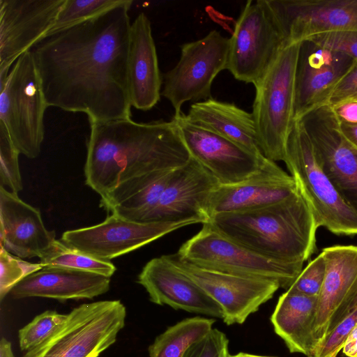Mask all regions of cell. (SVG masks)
I'll use <instances>...</instances> for the list:
<instances>
[{
	"mask_svg": "<svg viewBox=\"0 0 357 357\" xmlns=\"http://www.w3.org/2000/svg\"><path fill=\"white\" fill-rule=\"evenodd\" d=\"M243 247L267 258L305 262L317 251L319 228L298 190L277 203L217 214L205 222Z\"/></svg>",
	"mask_w": 357,
	"mask_h": 357,
	"instance_id": "3",
	"label": "cell"
},
{
	"mask_svg": "<svg viewBox=\"0 0 357 357\" xmlns=\"http://www.w3.org/2000/svg\"><path fill=\"white\" fill-rule=\"evenodd\" d=\"M354 99H357V63L335 87L328 105L332 106L344 100Z\"/></svg>",
	"mask_w": 357,
	"mask_h": 357,
	"instance_id": "38",
	"label": "cell"
},
{
	"mask_svg": "<svg viewBox=\"0 0 357 357\" xmlns=\"http://www.w3.org/2000/svg\"><path fill=\"white\" fill-rule=\"evenodd\" d=\"M132 3L126 0L33 47L47 107L84 113L89 123L130 118L128 13Z\"/></svg>",
	"mask_w": 357,
	"mask_h": 357,
	"instance_id": "1",
	"label": "cell"
},
{
	"mask_svg": "<svg viewBox=\"0 0 357 357\" xmlns=\"http://www.w3.org/2000/svg\"><path fill=\"white\" fill-rule=\"evenodd\" d=\"M265 1L285 45L321 33L357 31V0Z\"/></svg>",
	"mask_w": 357,
	"mask_h": 357,
	"instance_id": "16",
	"label": "cell"
},
{
	"mask_svg": "<svg viewBox=\"0 0 357 357\" xmlns=\"http://www.w3.org/2000/svg\"><path fill=\"white\" fill-rule=\"evenodd\" d=\"M40 259L43 267L76 269L108 278H111L116 270L112 261L91 257L57 239L43 253Z\"/></svg>",
	"mask_w": 357,
	"mask_h": 357,
	"instance_id": "28",
	"label": "cell"
},
{
	"mask_svg": "<svg viewBox=\"0 0 357 357\" xmlns=\"http://www.w3.org/2000/svg\"><path fill=\"white\" fill-rule=\"evenodd\" d=\"M54 240L56 234L47 229L40 211L0 185L1 247L21 259L40 258Z\"/></svg>",
	"mask_w": 357,
	"mask_h": 357,
	"instance_id": "21",
	"label": "cell"
},
{
	"mask_svg": "<svg viewBox=\"0 0 357 357\" xmlns=\"http://www.w3.org/2000/svg\"><path fill=\"white\" fill-rule=\"evenodd\" d=\"M40 263H31L17 257L3 248H0V300L2 301L13 287L28 275L40 271Z\"/></svg>",
	"mask_w": 357,
	"mask_h": 357,
	"instance_id": "32",
	"label": "cell"
},
{
	"mask_svg": "<svg viewBox=\"0 0 357 357\" xmlns=\"http://www.w3.org/2000/svg\"><path fill=\"white\" fill-rule=\"evenodd\" d=\"M321 253L326 273L313 327L314 352L319 357L330 321L340 305L357 290V245H333Z\"/></svg>",
	"mask_w": 357,
	"mask_h": 357,
	"instance_id": "22",
	"label": "cell"
},
{
	"mask_svg": "<svg viewBox=\"0 0 357 357\" xmlns=\"http://www.w3.org/2000/svg\"><path fill=\"white\" fill-rule=\"evenodd\" d=\"M65 0H0V86L17 59L54 26Z\"/></svg>",
	"mask_w": 357,
	"mask_h": 357,
	"instance_id": "14",
	"label": "cell"
},
{
	"mask_svg": "<svg viewBox=\"0 0 357 357\" xmlns=\"http://www.w3.org/2000/svg\"><path fill=\"white\" fill-rule=\"evenodd\" d=\"M165 257L179 271L199 285L220 307L228 326L242 324L280 288L266 279L236 275L199 267L177 253Z\"/></svg>",
	"mask_w": 357,
	"mask_h": 357,
	"instance_id": "11",
	"label": "cell"
},
{
	"mask_svg": "<svg viewBox=\"0 0 357 357\" xmlns=\"http://www.w3.org/2000/svg\"><path fill=\"white\" fill-rule=\"evenodd\" d=\"M355 100H357V99H354Z\"/></svg>",
	"mask_w": 357,
	"mask_h": 357,
	"instance_id": "45",
	"label": "cell"
},
{
	"mask_svg": "<svg viewBox=\"0 0 357 357\" xmlns=\"http://www.w3.org/2000/svg\"><path fill=\"white\" fill-rule=\"evenodd\" d=\"M284 45L266 1H248L229 38L227 69L235 79L256 85Z\"/></svg>",
	"mask_w": 357,
	"mask_h": 357,
	"instance_id": "9",
	"label": "cell"
},
{
	"mask_svg": "<svg viewBox=\"0 0 357 357\" xmlns=\"http://www.w3.org/2000/svg\"><path fill=\"white\" fill-rule=\"evenodd\" d=\"M318 297L287 289L280 296L271 321L275 333L291 353L313 357V327L317 312Z\"/></svg>",
	"mask_w": 357,
	"mask_h": 357,
	"instance_id": "26",
	"label": "cell"
},
{
	"mask_svg": "<svg viewBox=\"0 0 357 357\" xmlns=\"http://www.w3.org/2000/svg\"><path fill=\"white\" fill-rule=\"evenodd\" d=\"M357 307V290L346 299L333 314L328 328V334L349 313Z\"/></svg>",
	"mask_w": 357,
	"mask_h": 357,
	"instance_id": "40",
	"label": "cell"
},
{
	"mask_svg": "<svg viewBox=\"0 0 357 357\" xmlns=\"http://www.w3.org/2000/svg\"><path fill=\"white\" fill-rule=\"evenodd\" d=\"M90 126L86 184L100 197L130 178L177 169L191 158L173 119L137 123L124 118Z\"/></svg>",
	"mask_w": 357,
	"mask_h": 357,
	"instance_id": "2",
	"label": "cell"
},
{
	"mask_svg": "<svg viewBox=\"0 0 357 357\" xmlns=\"http://www.w3.org/2000/svg\"><path fill=\"white\" fill-rule=\"evenodd\" d=\"M187 119L236 144L258 157L260 149L252 113L212 98L191 105Z\"/></svg>",
	"mask_w": 357,
	"mask_h": 357,
	"instance_id": "25",
	"label": "cell"
},
{
	"mask_svg": "<svg viewBox=\"0 0 357 357\" xmlns=\"http://www.w3.org/2000/svg\"><path fill=\"white\" fill-rule=\"evenodd\" d=\"M0 357H15L10 342L3 337L0 340Z\"/></svg>",
	"mask_w": 357,
	"mask_h": 357,
	"instance_id": "43",
	"label": "cell"
},
{
	"mask_svg": "<svg viewBox=\"0 0 357 357\" xmlns=\"http://www.w3.org/2000/svg\"><path fill=\"white\" fill-rule=\"evenodd\" d=\"M229 340L218 328L192 344L183 357H229Z\"/></svg>",
	"mask_w": 357,
	"mask_h": 357,
	"instance_id": "35",
	"label": "cell"
},
{
	"mask_svg": "<svg viewBox=\"0 0 357 357\" xmlns=\"http://www.w3.org/2000/svg\"><path fill=\"white\" fill-rule=\"evenodd\" d=\"M195 223V220L137 222L112 213L100 224L66 231L60 240L91 257L110 261Z\"/></svg>",
	"mask_w": 357,
	"mask_h": 357,
	"instance_id": "13",
	"label": "cell"
},
{
	"mask_svg": "<svg viewBox=\"0 0 357 357\" xmlns=\"http://www.w3.org/2000/svg\"><path fill=\"white\" fill-rule=\"evenodd\" d=\"M128 80L131 106L147 111L160 100L162 75L151 22L144 13H139L130 26Z\"/></svg>",
	"mask_w": 357,
	"mask_h": 357,
	"instance_id": "23",
	"label": "cell"
},
{
	"mask_svg": "<svg viewBox=\"0 0 357 357\" xmlns=\"http://www.w3.org/2000/svg\"><path fill=\"white\" fill-rule=\"evenodd\" d=\"M297 191L293 178L275 162L261 174L242 183L218 185L204 206L207 221L212 216L244 211L280 202Z\"/></svg>",
	"mask_w": 357,
	"mask_h": 357,
	"instance_id": "20",
	"label": "cell"
},
{
	"mask_svg": "<svg viewBox=\"0 0 357 357\" xmlns=\"http://www.w3.org/2000/svg\"><path fill=\"white\" fill-rule=\"evenodd\" d=\"M298 121L323 169L342 197L357 211V149L343 135L331 107L324 105Z\"/></svg>",
	"mask_w": 357,
	"mask_h": 357,
	"instance_id": "15",
	"label": "cell"
},
{
	"mask_svg": "<svg viewBox=\"0 0 357 357\" xmlns=\"http://www.w3.org/2000/svg\"><path fill=\"white\" fill-rule=\"evenodd\" d=\"M110 288V278L76 269L43 267L20 281L10 291L14 298H45L64 302L93 299Z\"/></svg>",
	"mask_w": 357,
	"mask_h": 357,
	"instance_id": "24",
	"label": "cell"
},
{
	"mask_svg": "<svg viewBox=\"0 0 357 357\" xmlns=\"http://www.w3.org/2000/svg\"><path fill=\"white\" fill-rule=\"evenodd\" d=\"M219 184L196 160L190 158L175 169L154 208L143 222L195 220L205 223L204 206L210 192Z\"/></svg>",
	"mask_w": 357,
	"mask_h": 357,
	"instance_id": "18",
	"label": "cell"
},
{
	"mask_svg": "<svg viewBox=\"0 0 357 357\" xmlns=\"http://www.w3.org/2000/svg\"><path fill=\"white\" fill-rule=\"evenodd\" d=\"M190 157L206 169L220 185L242 183L275 162L258 157L227 139L189 121L182 112L174 115Z\"/></svg>",
	"mask_w": 357,
	"mask_h": 357,
	"instance_id": "12",
	"label": "cell"
},
{
	"mask_svg": "<svg viewBox=\"0 0 357 357\" xmlns=\"http://www.w3.org/2000/svg\"><path fill=\"white\" fill-rule=\"evenodd\" d=\"M125 1L65 0L54 26L46 36L99 16L123 4Z\"/></svg>",
	"mask_w": 357,
	"mask_h": 357,
	"instance_id": "30",
	"label": "cell"
},
{
	"mask_svg": "<svg viewBox=\"0 0 357 357\" xmlns=\"http://www.w3.org/2000/svg\"><path fill=\"white\" fill-rule=\"evenodd\" d=\"M178 249L177 255L199 267L248 278L266 279L287 290L303 262L283 261L260 255L215 231L208 223Z\"/></svg>",
	"mask_w": 357,
	"mask_h": 357,
	"instance_id": "8",
	"label": "cell"
},
{
	"mask_svg": "<svg viewBox=\"0 0 357 357\" xmlns=\"http://www.w3.org/2000/svg\"><path fill=\"white\" fill-rule=\"evenodd\" d=\"M137 282L145 289L155 304L222 319L218 303L165 255L148 261L138 275Z\"/></svg>",
	"mask_w": 357,
	"mask_h": 357,
	"instance_id": "19",
	"label": "cell"
},
{
	"mask_svg": "<svg viewBox=\"0 0 357 357\" xmlns=\"http://www.w3.org/2000/svg\"><path fill=\"white\" fill-rule=\"evenodd\" d=\"M301 43L284 45L255 85L252 113L258 142L264 155L274 162L284 160L294 122L295 76Z\"/></svg>",
	"mask_w": 357,
	"mask_h": 357,
	"instance_id": "5",
	"label": "cell"
},
{
	"mask_svg": "<svg viewBox=\"0 0 357 357\" xmlns=\"http://www.w3.org/2000/svg\"><path fill=\"white\" fill-rule=\"evenodd\" d=\"M20 154L0 123V185L8 187L17 194L23 189L18 162Z\"/></svg>",
	"mask_w": 357,
	"mask_h": 357,
	"instance_id": "33",
	"label": "cell"
},
{
	"mask_svg": "<svg viewBox=\"0 0 357 357\" xmlns=\"http://www.w3.org/2000/svg\"><path fill=\"white\" fill-rule=\"evenodd\" d=\"M229 38L212 30L205 37L181 46L177 64L162 75L161 96L167 98L179 114L188 101L211 98L213 81L227 69Z\"/></svg>",
	"mask_w": 357,
	"mask_h": 357,
	"instance_id": "10",
	"label": "cell"
},
{
	"mask_svg": "<svg viewBox=\"0 0 357 357\" xmlns=\"http://www.w3.org/2000/svg\"><path fill=\"white\" fill-rule=\"evenodd\" d=\"M340 129L347 141L357 149V123H340Z\"/></svg>",
	"mask_w": 357,
	"mask_h": 357,
	"instance_id": "42",
	"label": "cell"
},
{
	"mask_svg": "<svg viewBox=\"0 0 357 357\" xmlns=\"http://www.w3.org/2000/svg\"><path fill=\"white\" fill-rule=\"evenodd\" d=\"M330 106L340 123H357V100H344Z\"/></svg>",
	"mask_w": 357,
	"mask_h": 357,
	"instance_id": "39",
	"label": "cell"
},
{
	"mask_svg": "<svg viewBox=\"0 0 357 357\" xmlns=\"http://www.w3.org/2000/svg\"><path fill=\"white\" fill-rule=\"evenodd\" d=\"M325 273L326 262L321 252L303 268L288 289L307 296L318 297L323 286Z\"/></svg>",
	"mask_w": 357,
	"mask_h": 357,
	"instance_id": "34",
	"label": "cell"
},
{
	"mask_svg": "<svg viewBox=\"0 0 357 357\" xmlns=\"http://www.w3.org/2000/svg\"><path fill=\"white\" fill-rule=\"evenodd\" d=\"M356 63L347 54L302 41L295 76L294 121L328 105L335 87Z\"/></svg>",
	"mask_w": 357,
	"mask_h": 357,
	"instance_id": "17",
	"label": "cell"
},
{
	"mask_svg": "<svg viewBox=\"0 0 357 357\" xmlns=\"http://www.w3.org/2000/svg\"><path fill=\"white\" fill-rule=\"evenodd\" d=\"M229 357H273V356H259V355H255V354L240 352L235 355H232V356L230 355Z\"/></svg>",
	"mask_w": 357,
	"mask_h": 357,
	"instance_id": "44",
	"label": "cell"
},
{
	"mask_svg": "<svg viewBox=\"0 0 357 357\" xmlns=\"http://www.w3.org/2000/svg\"><path fill=\"white\" fill-rule=\"evenodd\" d=\"M215 320L195 317L168 327L149 345V357H183L187 349L208 333Z\"/></svg>",
	"mask_w": 357,
	"mask_h": 357,
	"instance_id": "27",
	"label": "cell"
},
{
	"mask_svg": "<svg viewBox=\"0 0 357 357\" xmlns=\"http://www.w3.org/2000/svg\"><path fill=\"white\" fill-rule=\"evenodd\" d=\"M283 162L319 227L338 236L357 235V211L342 197L323 169L299 121L292 125Z\"/></svg>",
	"mask_w": 357,
	"mask_h": 357,
	"instance_id": "4",
	"label": "cell"
},
{
	"mask_svg": "<svg viewBox=\"0 0 357 357\" xmlns=\"http://www.w3.org/2000/svg\"><path fill=\"white\" fill-rule=\"evenodd\" d=\"M0 91V123L20 153L37 158L44 139L47 105L31 50L17 59Z\"/></svg>",
	"mask_w": 357,
	"mask_h": 357,
	"instance_id": "7",
	"label": "cell"
},
{
	"mask_svg": "<svg viewBox=\"0 0 357 357\" xmlns=\"http://www.w3.org/2000/svg\"><path fill=\"white\" fill-rule=\"evenodd\" d=\"M66 315L49 310L36 316L18 331L21 351L26 352L43 342L63 323Z\"/></svg>",
	"mask_w": 357,
	"mask_h": 357,
	"instance_id": "31",
	"label": "cell"
},
{
	"mask_svg": "<svg viewBox=\"0 0 357 357\" xmlns=\"http://www.w3.org/2000/svg\"><path fill=\"white\" fill-rule=\"evenodd\" d=\"M174 170L161 172L110 212L129 220L142 222L158 204Z\"/></svg>",
	"mask_w": 357,
	"mask_h": 357,
	"instance_id": "29",
	"label": "cell"
},
{
	"mask_svg": "<svg viewBox=\"0 0 357 357\" xmlns=\"http://www.w3.org/2000/svg\"><path fill=\"white\" fill-rule=\"evenodd\" d=\"M342 350L347 357H357V324L348 334Z\"/></svg>",
	"mask_w": 357,
	"mask_h": 357,
	"instance_id": "41",
	"label": "cell"
},
{
	"mask_svg": "<svg viewBox=\"0 0 357 357\" xmlns=\"http://www.w3.org/2000/svg\"><path fill=\"white\" fill-rule=\"evenodd\" d=\"M305 40L354 59L357 63V31H334L310 37Z\"/></svg>",
	"mask_w": 357,
	"mask_h": 357,
	"instance_id": "36",
	"label": "cell"
},
{
	"mask_svg": "<svg viewBox=\"0 0 357 357\" xmlns=\"http://www.w3.org/2000/svg\"><path fill=\"white\" fill-rule=\"evenodd\" d=\"M356 324L357 307L328 334L319 357H336L342 349L348 334Z\"/></svg>",
	"mask_w": 357,
	"mask_h": 357,
	"instance_id": "37",
	"label": "cell"
},
{
	"mask_svg": "<svg viewBox=\"0 0 357 357\" xmlns=\"http://www.w3.org/2000/svg\"><path fill=\"white\" fill-rule=\"evenodd\" d=\"M127 311L119 300L81 304L40 344L22 357H98L124 328Z\"/></svg>",
	"mask_w": 357,
	"mask_h": 357,
	"instance_id": "6",
	"label": "cell"
}]
</instances>
